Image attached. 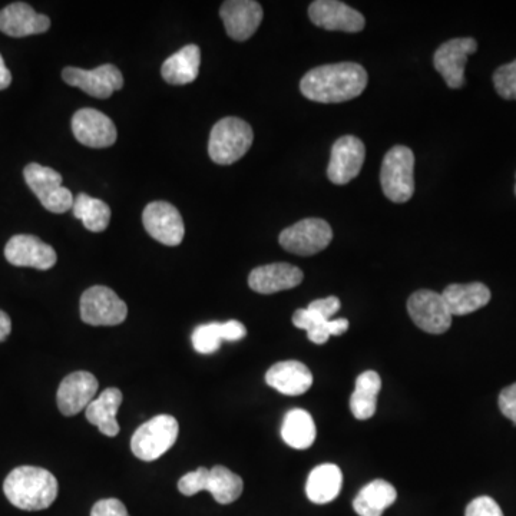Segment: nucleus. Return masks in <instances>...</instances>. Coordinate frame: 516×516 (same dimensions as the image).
Instances as JSON below:
<instances>
[{"instance_id":"obj_2","label":"nucleus","mask_w":516,"mask_h":516,"mask_svg":"<svg viewBox=\"0 0 516 516\" xmlns=\"http://www.w3.org/2000/svg\"><path fill=\"white\" fill-rule=\"evenodd\" d=\"M58 481L51 472L38 466H19L3 484L6 498L22 511H43L58 498Z\"/></svg>"},{"instance_id":"obj_39","label":"nucleus","mask_w":516,"mask_h":516,"mask_svg":"<svg viewBox=\"0 0 516 516\" xmlns=\"http://www.w3.org/2000/svg\"><path fill=\"white\" fill-rule=\"evenodd\" d=\"M12 84V74L8 66L5 64V59L0 55V91L9 88Z\"/></svg>"},{"instance_id":"obj_22","label":"nucleus","mask_w":516,"mask_h":516,"mask_svg":"<svg viewBox=\"0 0 516 516\" xmlns=\"http://www.w3.org/2000/svg\"><path fill=\"white\" fill-rule=\"evenodd\" d=\"M266 382L281 395L300 396L312 387L313 375L304 363L287 360L270 367Z\"/></svg>"},{"instance_id":"obj_5","label":"nucleus","mask_w":516,"mask_h":516,"mask_svg":"<svg viewBox=\"0 0 516 516\" xmlns=\"http://www.w3.org/2000/svg\"><path fill=\"white\" fill-rule=\"evenodd\" d=\"M383 193L396 204L408 203L415 194V155L405 145L387 151L380 171Z\"/></svg>"},{"instance_id":"obj_14","label":"nucleus","mask_w":516,"mask_h":516,"mask_svg":"<svg viewBox=\"0 0 516 516\" xmlns=\"http://www.w3.org/2000/svg\"><path fill=\"white\" fill-rule=\"evenodd\" d=\"M366 148L355 135H344L333 144L327 177L336 185L355 180L365 164Z\"/></svg>"},{"instance_id":"obj_37","label":"nucleus","mask_w":516,"mask_h":516,"mask_svg":"<svg viewBox=\"0 0 516 516\" xmlns=\"http://www.w3.org/2000/svg\"><path fill=\"white\" fill-rule=\"evenodd\" d=\"M340 300L337 297L330 296L327 299L314 300L309 304L307 309L312 310V312L320 314V316L324 317V319L332 320L334 314L339 312L340 310Z\"/></svg>"},{"instance_id":"obj_6","label":"nucleus","mask_w":516,"mask_h":516,"mask_svg":"<svg viewBox=\"0 0 516 516\" xmlns=\"http://www.w3.org/2000/svg\"><path fill=\"white\" fill-rule=\"evenodd\" d=\"M178 432H180V426L174 416H155L141 425L132 435V453L141 461H157L177 442Z\"/></svg>"},{"instance_id":"obj_34","label":"nucleus","mask_w":516,"mask_h":516,"mask_svg":"<svg viewBox=\"0 0 516 516\" xmlns=\"http://www.w3.org/2000/svg\"><path fill=\"white\" fill-rule=\"evenodd\" d=\"M465 516H504V512L494 499L479 496L466 506Z\"/></svg>"},{"instance_id":"obj_16","label":"nucleus","mask_w":516,"mask_h":516,"mask_svg":"<svg viewBox=\"0 0 516 516\" xmlns=\"http://www.w3.org/2000/svg\"><path fill=\"white\" fill-rule=\"evenodd\" d=\"M5 257L12 266L42 271L51 270L58 261L54 247L29 234L13 236L6 244Z\"/></svg>"},{"instance_id":"obj_23","label":"nucleus","mask_w":516,"mask_h":516,"mask_svg":"<svg viewBox=\"0 0 516 516\" xmlns=\"http://www.w3.org/2000/svg\"><path fill=\"white\" fill-rule=\"evenodd\" d=\"M247 336V329L238 320L226 323L201 324L193 333V346L200 355H213L223 342H237Z\"/></svg>"},{"instance_id":"obj_1","label":"nucleus","mask_w":516,"mask_h":516,"mask_svg":"<svg viewBox=\"0 0 516 516\" xmlns=\"http://www.w3.org/2000/svg\"><path fill=\"white\" fill-rule=\"evenodd\" d=\"M369 76L362 65L342 62L317 66L300 82V91L307 99L320 104H340L357 98L365 91Z\"/></svg>"},{"instance_id":"obj_29","label":"nucleus","mask_w":516,"mask_h":516,"mask_svg":"<svg viewBox=\"0 0 516 516\" xmlns=\"http://www.w3.org/2000/svg\"><path fill=\"white\" fill-rule=\"evenodd\" d=\"M293 324L297 329L306 330L307 337L314 344L329 342L330 336H340L349 329L346 319L327 320L309 309H299L293 314Z\"/></svg>"},{"instance_id":"obj_9","label":"nucleus","mask_w":516,"mask_h":516,"mask_svg":"<svg viewBox=\"0 0 516 516\" xmlns=\"http://www.w3.org/2000/svg\"><path fill=\"white\" fill-rule=\"evenodd\" d=\"M128 316V307L114 290L94 286L81 297V319L91 326H118Z\"/></svg>"},{"instance_id":"obj_19","label":"nucleus","mask_w":516,"mask_h":516,"mask_svg":"<svg viewBox=\"0 0 516 516\" xmlns=\"http://www.w3.org/2000/svg\"><path fill=\"white\" fill-rule=\"evenodd\" d=\"M97 377L89 372H74L62 380L58 389V408L62 415L75 416L88 408L98 392Z\"/></svg>"},{"instance_id":"obj_26","label":"nucleus","mask_w":516,"mask_h":516,"mask_svg":"<svg viewBox=\"0 0 516 516\" xmlns=\"http://www.w3.org/2000/svg\"><path fill=\"white\" fill-rule=\"evenodd\" d=\"M343 473L339 466L324 463L316 466L307 478L306 494L313 504L324 505L334 501L342 491Z\"/></svg>"},{"instance_id":"obj_17","label":"nucleus","mask_w":516,"mask_h":516,"mask_svg":"<svg viewBox=\"0 0 516 516\" xmlns=\"http://www.w3.org/2000/svg\"><path fill=\"white\" fill-rule=\"evenodd\" d=\"M309 18L326 31L356 33L363 31L366 25L362 13L337 0H316L310 5Z\"/></svg>"},{"instance_id":"obj_35","label":"nucleus","mask_w":516,"mask_h":516,"mask_svg":"<svg viewBox=\"0 0 516 516\" xmlns=\"http://www.w3.org/2000/svg\"><path fill=\"white\" fill-rule=\"evenodd\" d=\"M91 516H129L128 509L119 499H101L92 508Z\"/></svg>"},{"instance_id":"obj_7","label":"nucleus","mask_w":516,"mask_h":516,"mask_svg":"<svg viewBox=\"0 0 516 516\" xmlns=\"http://www.w3.org/2000/svg\"><path fill=\"white\" fill-rule=\"evenodd\" d=\"M23 177L49 213L64 214L74 207V195L62 185V175L58 171L32 162L26 165Z\"/></svg>"},{"instance_id":"obj_40","label":"nucleus","mask_w":516,"mask_h":516,"mask_svg":"<svg viewBox=\"0 0 516 516\" xmlns=\"http://www.w3.org/2000/svg\"><path fill=\"white\" fill-rule=\"evenodd\" d=\"M515 194H516V187H515Z\"/></svg>"},{"instance_id":"obj_33","label":"nucleus","mask_w":516,"mask_h":516,"mask_svg":"<svg viewBox=\"0 0 516 516\" xmlns=\"http://www.w3.org/2000/svg\"><path fill=\"white\" fill-rule=\"evenodd\" d=\"M496 92L504 99L516 101V59L511 64L502 65L494 74Z\"/></svg>"},{"instance_id":"obj_27","label":"nucleus","mask_w":516,"mask_h":516,"mask_svg":"<svg viewBox=\"0 0 516 516\" xmlns=\"http://www.w3.org/2000/svg\"><path fill=\"white\" fill-rule=\"evenodd\" d=\"M200 65V48L197 45H187L162 64L161 75L170 85L191 84L197 79Z\"/></svg>"},{"instance_id":"obj_10","label":"nucleus","mask_w":516,"mask_h":516,"mask_svg":"<svg viewBox=\"0 0 516 516\" xmlns=\"http://www.w3.org/2000/svg\"><path fill=\"white\" fill-rule=\"evenodd\" d=\"M410 319L423 332L442 334L448 332L452 324V313L443 300L442 293L432 290H419L408 300Z\"/></svg>"},{"instance_id":"obj_11","label":"nucleus","mask_w":516,"mask_h":516,"mask_svg":"<svg viewBox=\"0 0 516 516\" xmlns=\"http://www.w3.org/2000/svg\"><path fill=\"white\" fill-rule=\"evenodd\" d=\"M145 230L158 243L177 247L183 243L185 227L180 211L165 201H154L145 207L142 214Z\"/></svg>"},{"instance_id":"obj_12","label":"nucleus","mask_w":516,"mask_h":516,"mask_svg":"<svg viewBox=\"0 0 516 516\" xmlns=\"http://www.w3.org/2000/svg\"><path fill=\"white\" fill-rule=\"evenodd\" d=\"M66 84L81 89L85 94L99 99H107L124 86V76L117 66L107 64L92 71L68 66L62 72Z\"/></svg>"},{"instance_id":"obj_28","label":"nucleus","mask_w":516,"mask_h":516,"mask_svg":"<svg viewBox=\"0 0 516 516\" xmlns=\"http://www.w3.org/2000/svg\"><path fill=\"white\" fill-rule=\"evenodd\" d=\"M398 498L395 486L383 479H376L366 485L353 501V508L359 516H382Z\"/></svg>"},{"instance_id":"obj_38","label":"nucleus","mask_w":516,"mask_h":516,"mask_svg":"<svg viewBox=\"0 0 516 516\" xmlns=\"http://www.w3.org/2000/svg\"><path fill=\"white\" fill-rule=\"evenodd\" d=\"M12 332V320L9 314L0 310V342H5Z\"/></svg>"},{"instance_id":"obj_4","label":"nucleus","mask_w":516,"mask_h":516,"mask_svg":"<svg viewBox=\"0 0 516 516\" xmlns=\"http://www.w3.org/2000/svg\"><path fill=\"white\" fill-rule=\"evenodd\" d=\"M253 141L250 124L236 117L223 118L211 129L208 154L215 164L231 165L247 154Z\"/></svg>"},{"instance_id":"obj_20","label":"nucleus","mask_w":516,"mask_h":516,"mask_svg":"<svg viewBox=\"0 0 516 516\" xmlns=\"http://www.w3.org/2000/svg\"><path fill=\"white\" fill-rule=\"evenodd\" d=\"M51 28V19L41 15L28 3L16 2L0 11V32L12 38L39 35Z\"/></svg>"},{"instance_id":"obj_31","label":"nucleus","mask_w":516,"mask_h":516,"mask_svg":"<svg viewBox=\"0 0 516 516\" xmlns=\"http://www.w3.org/2000/svg\"><path fill=\"white\" fill-rule=\"evenodd\" d=\"M316 425L312 415L303 409H293L287 413L281 426V438L294 449H309L316 441Z\"/></svg>"},{"instance_id":"obj_30","label":"nucleus","mask_w":516,"mask_h":516,"mask_svg":"<svg viewBox=\"0 0 516 516\" xmlns=\"http://www.w3.org/2000/svg\"><path fill=\"white\" fill-rule=\"evenodd\" d=\"M380 389L382 379L373 370H367L357 377L355 392L350 398V410L356 419L367 420L375 416Z\"/></svg>"},{"instance_id":"obj_36","label":"nucleus","mask_w":516,"mask_h":516,"mask_svg":"<svg viewBox=\"0 0 516 516\" xmlns=\"http://www.w3.org/2000/svg\"><path fill=\"white\" fill-rule=\"evenodd\" d=\"M499 409L505 418L516 426V383L502 390L498 400Z\"/></svg>"},{"instance_id":"obj_8","label":"nucleus","mask_w":516,"mask_h":516,"mask_svg":"<svg viewBox=\"0 0 516 516\" xmlns=\"http://www.w3.org/2000/svg\"><path fill=\"white\" fill-rule=\"evenodd\" d=\"M333 230L327 221L320 218H306L281 231L280 246L296 256H314L329 246Z\"/></svg>"},{"instance_id":"obj_25","label":"nucleus","mask_w":516,"mask_h":516,"mask_svg":"<svg viewBox=\"0 0 516 516\" xmlns=\"http://www.w3.org/2000/svg\"><path fill=\"white\" fill-rule=\"evenodd\" d=\"M452 316H466L491 301V290L482 283L451 284L442 293Z\"/></svg>"},{"instance_id":"obj_32","label":"nucleus","mask_w":516,"mask_h":516,"mask_svg":"<svg viewBox=\"0 0 516 516\" xmlns=\"http://www.w3.org/2000/svg\"><path fill=\"white\" fill-rule=\"evenodd\" d=\"M74 215L84 223L86 230L92 233H102L107 230L111 221V208L104 201L91 197L88 194H79L75 198Z\"/></svg>"},{"instance_id":"obj_3","label":"nucleus","mask_w":516,"mask_h":516,"mask_svg":"<svg viewBox=\"0 0 516 516\" xmlns=\"http://www.w3.org/2000/svg\"><path fill=\"white\" fill-rule=\"evenodd\" d=\"M178 489L185 496H194L207 491L221 505L233 504L243 494L244 482L237 473L226 466L217 465L213 469L198 468L185 473L178 481Z\"/></svg>"},{"instance_id":"obj_18","label":"nucleus","mask_w":516,"mask_h":516,"mask_svg":"<svg viewBox=\"0 0 516 516\" xmlns=\"http://www.w3.org/2000/svg\"><path fill=\"white\" fill-rule=\"evenodd\" d=\"M263 15V8L254 0H228L220 9L227 35L238 42L247 41L257 32Z\"/></svg>"},{"instance_id":"obj_13","label":"nucleus","mask_w":516,"mask_h":516,"mask_svg":"<svg viewBox=\"0 0 516 516\" xmlns=\"http://www.w3.org/2000/svg\"><path fill=\"white\" fill-rule=\"evenodd\" d=\"M478 43L473 38H456L443 43L433 56V65L443 81L452 89L465 85V66L468 56L475 54Z\"/></svg>"},{"instance_id":"obj_15","label":"nucleus","mask_w":516,"mask_h":516,"mask_svg":"<svg viewBox=\"0 0 516 516\" xmlns=\"http://www.w3.org/2000/svg\"><path fill=\"white\" fill-rule=\"evenodd\" d=\"M72 132L79 144L89 148H108L117 142L114 121L94 108L79 109L72 117Z\"/></svg>"},{"instance_id":"obj_24","label":"nucleus","mask_w":516,"mask_h":516,"mask_svg":"<svg viewBox=\"0 0 516 516\" xmlns=\"http://www.w3.org/2000/svg\"><path fill=\"white\" fill-rule=\"evenodd\" d=\"M122 399H124V396L117 387L105 389L85 409L86 419L91 425L97 426L102 435L114 438L119 433L117 413Z\"/></svg>"},{"instance_id":"obj_21","label":"nucleus","mask_w":516,"mask_h":516,"mask_svg":"<svg viewBox=\"0 0 516 516\" xmlns=\"http://www.w3.org/2000/svg\"><path fill=\"white\" fill-rule=\"evenodd\" d=\"M303 271L289 263H274L257 267L248 276V286L260 294H274L294 289L303 281Z\"/></svg>"}]
</instances>
